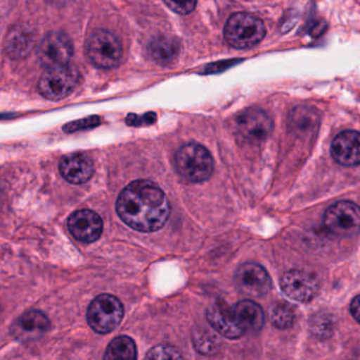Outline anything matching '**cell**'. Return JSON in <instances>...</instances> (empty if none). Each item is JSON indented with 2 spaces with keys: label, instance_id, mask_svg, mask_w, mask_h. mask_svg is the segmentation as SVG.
Here are the masks:
<instances>
[{
  "label": "cell",
  "instance_id": "cell-1",
  "mask_svg": "<svg viewBox=\"0 0 360 360\" xmlns=\"http://www.w3.org/2000/svg\"><path fill=\"white\" fill-rule=\"evenodd\" d=\"M116 211L133 230L152 232L160 230L170 216V203L153 182L139 180L129 184L118 197Z\"/></svg>",
  "mask_w": 360,
  "mask_h": 360
},
{
  "label": "cell",
  "instance_id": "cell-2",
  "mask_svg": "<svg viewBox=\"0 0 360 360\" xmlns=\"http://www.w3.org/2000/svg\"><path fill=\"white\" fill-rule=\"evenodd\" d=\"M175 168L186 181L200 183L213 173L214 162L211 154L200 144L188 143L175 156Z\"/></svg>",
  "mask_w": 360,
  "mask_h": 360
},
{
  "label": "cell",
  "instance_id": "cell-3",
  "mask_svg": "<svg viewBox=\"0 0 360 360\" xmlns=\"http://www.w3.org/2000/svg\"><path fill=\"white\" fill-rule=\"evenodd\" d=\"M266 27L264 21L250 13L231 15L224 27V38L235 49H250L264 39Z\"/></svg>",
  "mask_w": 360,
  "mask_h": 360
},
{
  "label": "cell",
  "instance_id": "cell-4",
  "mask_svg": "<svg viewBox=\"0 0 360 360\" xmlns=\"http://www.w3.org/2000/svg\"><path fill=\"white\" fill-rule=\"evenodd\" d=\"M86 49L91 63L101 69H113L122 61V42L115 34L107 30L93 32L86 40Z\"/></svg>",
  "mask_w": 360,
  "mask_h": 360
},
{
  "label": "cell",
  "instance_id": "cell-5",
  "mask_svg": "<svg viewBox=\"0 0 360 360\" xmlns=\"http://www.w3.org/2000/svg\"><path fill=\"white\" fill-rule=\"evenodd\" d=\"M124 309L117 297L109 294L93 300L86 313L88 323L95 332L108 334L114 331L124 318Z\"/></svg>",
  "mask_w": 360,
  "mask_h": 360
},
{
  "label": "cell",
  "instance_id": "cell-6",
  "mask_svg": "<svg viewBox=\"0 0 360 360\" xmlns=\"http://www.w3.org/2000/svg\"><path fill=\"white\" fill-rule=\"evenodd\" d=\"M79 82V73L70 65L49 68L39 82L38 89L42 97L50 101H60L73 92Z\"/></svg>",
  "mask_w": 360,
  "mask_h": 360
},
{
  "label": "cell",
  "instance_id": "cell-7",
  "mask_svg": "<svg viewBox=\"0 0 360 360\" xmlns=\"http://www.w3.org/2000/svg\"><path fill=\"white\" fill-rule=\"evenodd\" d=\"M326 228L340 238H349L360 232V207L351 201H340L330 206L323 218Z\"/></svg>",
  "mask_w": 360,
  "mask_h": 360
},
{
  "label": "cell",
  "instance_id": "cell-8",
  "mask_svg": "<svg viewBox=\"0 0 360 360\" xmlns=\"http://www.w3.org/2000/svg\"><path fill=\"white\" fill-rule=\"evenodd\" d=\"M237 137L249 145H259L266 141L273 131V122L264 110L251 109L241 112L235 120Z\"/></svg>",
  "mask_w": 360,
  "mask_h": 360
},
{
  "label": "cell",
  "instance_id": "cell-9",
  "mask_svg": "<svg viewBox=\"0 0 360 360\" xmlns=\"http://www.w3.org/2000/svg\"><path fill=\"white\" fill-rule=\"evenodd\" d=\"M73 44L60 32L49 33L38 46V58L46 69L69 65L73 56Z\"/></svg>",
  "mask_w": 360,
  "mask_h": 360
},
{
  "label": "cell",
  "instance_id": "cell-10",
  "mask_svg": "<svg viewBox=\"0 0 360 360\" xmlns=\"http://www.w3.org/2000/svg\"><path fill=\"white\" fill-rule=\"evenodd\" d=\"M281 287L290 299L309 302L316 297L319 281L314 274L306 271L291 270L281 277Z\"/></svg>",
  "mask_w": 360,
  "mask_h": 360
},
{
  "label": "cell",
  "instance_id": "cell-11",
  "mask_svg": "<svg viewBox=\"0 0 360 360\" xmlns=\"http://www.w3.org/2000/svg\"><path fill=\"white\" fill-rule=\"evenodd\" d=\"M235 285L243 295L259 298L269 293L272 283L268 272L262 266L245 263L237 268Z\"/></svg>",
  "mask_w": 360,
  "mask_h": 360
},
{
  "label": "cell",
  "instance_id": "cell-12",
  "mask_svg": "<svg viewBox=\"0 0 360 360\" xmlns=\"http://www.w3.org/2000/svg\"><path fill=\"white\" fill-rule=\"evenodd\" d=\"M68 226L74 238L82 242H94L103 232V220L98 213L90 209H82L72 213Z\"/></svg>",
  "mask_w": 360,
  "mask_h": 360
},
{
  "label": "cell",
  "instance_id": "cell-13",
  "mask_svg": "<svg viewBox=\"0 0 360 360\" xmlns=\"http://www.w3.org/2000/svg\"><path fill=\"white\" fill-rule=\"evenodd\" d=\"M50 330V321L44 313L30 311L21 315L11 328V333L19 342H34Z\"/></svg>",
  "mask_w": 360,
  "mask_h": 360
},
{
  "label": "cell",
  "instance_id": "cell-14",
  "mask_svg": "<svg viewBox=\"0 0 360 360\" xmlns=\"http://www.w3.org/2000/svg\"><path fill=\"white\" fill-rule=\"evenodd\" d=\"M331 154L334 160L342 166L360 164V132L346 130L336 135L332 142Z\"/></svg>",
  "mask_w": 360,
  "mask_h": 360
},
{
  "label": "cell",
  "instance_id": "cell-15",
  "mask_svg": "<svg viewBox=\"0 0 360 360\" xmlns=\"http://www.w3.org/2000/svg\"><path fill=\"white\" fill-rule=\"evenodd\" d=\"M207 319L216 332L229 340H236L245 334L237 323L233 308L224 302H215L207 309Z\"/></svg>",
  "mask_w": 360,
  "mask_h": 360
},
{
  "label": "cell",
  "instance_id": "cell-16",
  "mask_svg": "<svg viewBox=\"0 0 360 360\" xmlns=\"http://www.w3.org/2000/svg\"><path fill=\"white\" fill-rule=\"evenodd\" d=\"M59 170L70 183L84 184L92 178L94 165L86 154H72L61 159Z\"/></svg>",
  "mask_w": 360,
  "mask_h": 360
},
{
  "label": "cell",
  "instance_id": "cell-17",
  "mask_svg": "<svg viewBox=\"0 0 360 360\" xmlns=\"http://www.w3.org/2000/svg\"><path fill=\"white\" fill-rule=\"evenodd\" d=\"M235 318L243 333H258L264 325L262 308L255 302L245 300L233 308Z\"/></svg>",
  "mask_w": 360,
  "mask_h": 360
},
{
  "label": "cell",
  "instance_id": "cell-18",
  "mask_svg": "<svg viewBox=\"0 0 360 360\" xmlns=\"http://www.w3.org/2000/svg\"><path fill=\"white\" fill-rule=\"evenodd\" d=\"M34 44L32 32L25 27H15L6 36V53L12 58H21L29 54Z\"/></svg>",
  "mask_w": 360,
  "mask_h": 360
},
{
  "label": "cell",
  "instance_id": "cell-19",
  "mask_svg": "<svg viewBox=\"0 0 360 360\" xmlns=\"http://www.w3.org/2000/svg\"><path fill=\"white\" fill-rule=\"evenodd\" d=\"M179 53V44L167 36H158L150 44V54L160 65H170L177 58Z\"/></svg>",
  "mask_w": 360,
  "mask_h": 360
},
{
  "label": "cell",
  "instance_id": "cell-20",
  "mask_svg": "<svg viewBox=\"0 0 360 360\" xmlns=\"http://www.w3.org/2000/svg\"><path fill=\"white\" fill-rule=\"evenodd\" d=\"M136 346L128 336H120L112 340L108 347L103 359L107 360H134L136 359Z\"/></svg>",
  "mask_w": 360,
  "mask_h": 360
},
{
  "label": "cell",
  "instance_id": "cell-21",
  "mask_svg": "<svg viewBox=\"0 0 360 360\" xmlns=\"http://www.w3.org/2000/svg\"><path fill=\"white\" fill-rule=\"evenodd\" d=\"M270 319L278 329H289L295 323V310L287 302H278L271 309Z\"/></svg>",
  "mask_w": 360,
  "mask_h": 360
},
{
  "label": "cell",
  "instance_id": "cell-22",
  "mask_svg": "<svg viewBox=\"0 0 360 360\" xmlns=\"http://www.w3.org/2000/svg\"><path fill=\"white\" fill-rule=\"evenodd\" d=\"M148 359H179L181 355L172 347L158 346L152 349L147 354Z\"/></svg>",
  "mask_w": 360,
  "mask_h": 360
},
{
  "label": "cell",
  "instance_id": "cell-23",
  "mask_svg": "<svg viewBox=\"0 0 360 360\" xmlns=\"http://www.w3.org/2000/svg\"><path fill=\"white\" fill-rule=\"evenodd\" d=\"M101 124V120L98 116H90V118H82V120H76V122L69 123L63 127L65 132H75L78 130H84V129L94 128Z\"/></svg>",
  "mask_w": 360,
  "mask_h": 360
},
{
  "label": "cell",
  "instance_id": "cell-24",
  "mask_svg": "<svg viewBox=\"0 0 360 360\" xmlns=\"http://www.w3.org/2000/svg\"><path fill=\"white\" fill-rule=\"evenodd\" d=\"M164 2L173 12L186 15L194 11L197 0H164Z\"/></svg>",
  "mask_w": 360,
  "mask_h": 360
},
{
  "label": "cell",
  "instance_id": "cell-25",
  "mask_svg": "<svg viewBox=\"0 0 360 360\" xmlns=\"http://www.w3.org/2000/svg\"><path fill=\"white\" fill-rule=\"evenodd\" d=\"M215 342L212 340L210 334L207 333V335L203 334H198V335H194V346L197 351L201 354H212L215 353Z\"/></svg>",
  "mask_w": 360,
  "mask_h": 360
},
{
  "label": "cell",
  "instance_id": "cell-26",
  "mask_svg": "<svg viewBox=\"0 0 360 360\" xmlns=\"http://www.w3.org/2000/svg\"><path fill=\"white\" fill-rule=\"evenodd\" d=\"M156 120V114L153 112L145 114V116H135V114H130L127 118V124L130 126H143V125L153 124Z\"/></svg>",
  "mask_w": 360,
  "mask_h": 360
},
{
  "label": "cell",
  "instance_id": "cell-27",
  "mask_svg": "<svg viewBox=\"0 0 360 360\" xmlns=\"http://www.w3.org/2000/svg\"><path fill=\"white\" fill-rule=\"evenodd\" d=\"M351 313H352L355 321L360 323V295L353 299L352 304H351Z\"/></svg>",
  "mask_w": 360,
  "mask_h": 360
},
{
  "label": "cell",
  "instance_id": "cell-28",
  "mask_svg": "<svg viewBox=\"0 0 360 360\" xmlns=\"http://www.w3.org/2000/svg\"><path fill=\"white\" fill-rule=\"evenodd\" d=\"M4 196H6V192H4V185H2L1 182H0V206H1L2 203H4Z\"/></svg>",
  "mask_w": 360,
  "mask_h": 360
}]
</instances>
